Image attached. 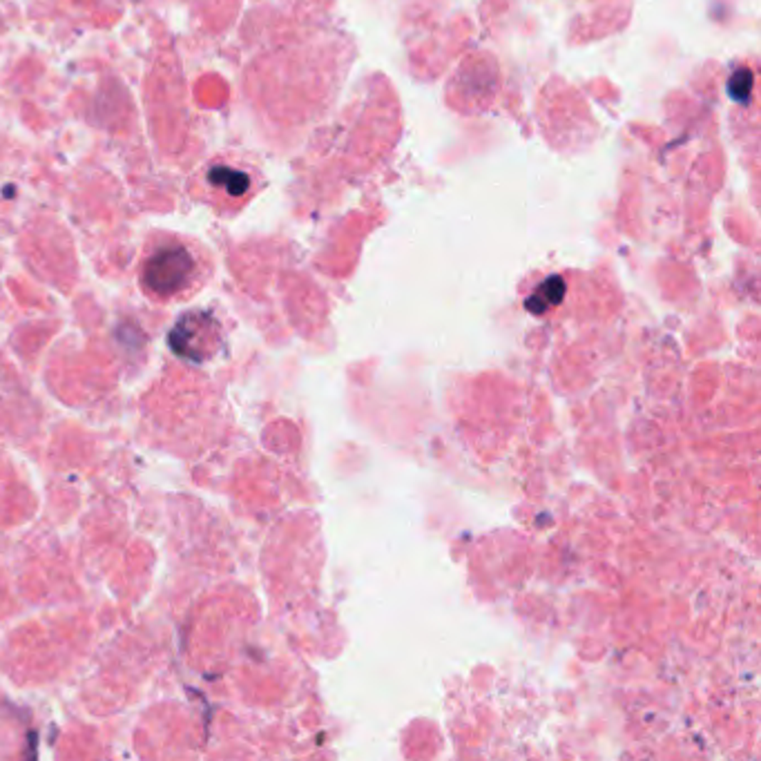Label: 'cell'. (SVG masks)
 Listing matches in <instances>:
<instances>
[{
	"mask_svg": "<svg viewBox=\"0 0 761 761\" xmlns=\"http://www.w3.org/2000/svg\"><path fill=\"white\" fill-rule=\"evenodd\" d=\"M195 257L181 244H167L145 259L143 284L159 297H172L190 284L195 275Z\"/></svg>",
	"mask_w": 761,
	"mask_h": 761,
	"instance_id": "6da1fadb",
	"label": "cell"
},
{
	"mask_svg": "<svg viewBox=\"0 0 761 761\" xmlns=\"http://www.w3.org/2000/svg\"><path fill=\"white\" fill-rule=\"evenodd\" d=\"M208 183L212 190H222L228 199H244L252 190V177L246 170H239L234 165L217 163L208 172Z\"/></svg>",
	"mask_w": 761,
	"mask_h": 761,
	"instance_id": "3957f363",
	"label": "cell"
},
{
	"mask_svg": "<svg viewBox=\"0 0 761 761\" xmlns=\"http://www.w3.org/2000/svg\"><path fill=\"white\" fill-rule=\"evenodd\" d=\"M214 322L204 313L183 315L175 328L170 331V346L175 353L183 355L192 362H201L208 358V342Z\"/></svg>",
	"mask_w": 761,
	"mask_h": 761,
	"instance_id": "7a4b0ae2",
	"label": "cell"
}]
</instances>
